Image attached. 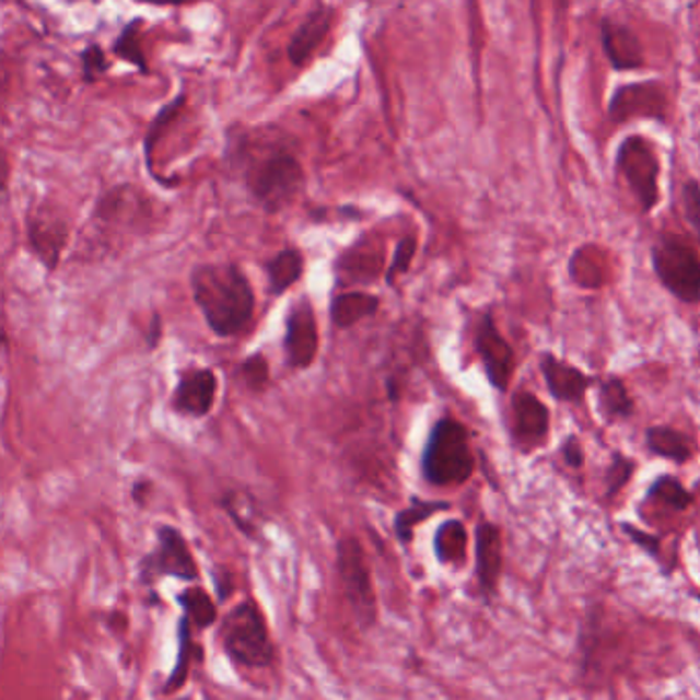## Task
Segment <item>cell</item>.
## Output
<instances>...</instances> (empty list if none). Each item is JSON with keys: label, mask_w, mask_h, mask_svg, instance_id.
I'll use <instances>...</instances> for the list:
<instances>
[{"label": "cell", "mask_w": 700, "mask_h": 700, "mask_svg": "<svg viewBox=\"0 0 700 700\" xmlns=\"http://www.w3.org/2000/svg\"><path fill=\"white\" fill-rule=\"evenodd\" d=\"M194 302L218 337H233L247 329L255 313V292L236 264H201L191 278Z\"/></svg>", "instance_id": "6da1fadb"}, {"label": "cell", "mask_w": 700, "mask_h": 700, "mask_svg": "<svg viewBox=\"0 0 700 700\" xmlns=\"http://www.w3.org/2000/svg\"><path fill=\"white\" fill-rule=\"evenodd\" d=\"M245 184L253 198L276 214L288 208L304 189L301 159L282 142L267 140L264 147L245 152Z\"/></svg>", "instance_id": "7a4b0ae2"}, {"label": "cell", "mask_w": 700, "mask_h": 700, "mask_svg": "<svg viewBox=\"0 0 700 700\" xmlns=\"http://www.w3.org/2000/svg\"><path fill=\"white\" fill-rule=\"evenodd\" d=\"M218 643L236 667L259 672L276 666V643L264 610L253 598L236 602L220 617Z\"/></svg>", "instance_id": "3957f363"}, {"label": "cell", "mask_w": 700, "mask_h": 700, "mask_svg": "<svg viewBox=\"0 0 700 700\" xmlns=\"http://www.w3.org/2000/svg\"><path fill=\"white\" fill-rule=\"evenodd\" d=\"M475 472L467 425L454 417H440L432 425L421 454V475L434 487H458Z\"/></svg>", "instance_id": "277c9868"}, {"label": "cell", "mask_w": 700, "mask_h": 700, "mask_svg": "<svg viewBox=\"0 0 700 700\" xmlns=\"http://www.w3.org/2000/svg\"><path fill=\"white\" fill-rule=\"evenodd\" d=\"M335 571L358 627L364 633L372 631L378 625V596L366 550L358 536H339L335 545Z\"/></svg>", "instance_id": "5b68a950"}, {"label": "cell", "mask_w": 700, "mask_h": 700, "mask_svg": "<svg viewBox=\"0 0 700 700\" xmlns=\"http://www.w3.org/2000/svg\"><path fill=\"white\" fill-rule=\"evenodd\" d=\"M154 547L138 561V584L152 592L161 580L171 578L187 585L200 584V563L185 534L173 524H159Z\"/></svg>", "instance_id": "8992f818"}, {"label": "cell", "mask_w": 700, "mask_h": 700, "mask_svg": "<svg viewBox=\"0 0 700 700\" xmlns=\"http://www.w3.org/2000/svg\"><path fill=\"white\" fill-rule=\"evenodd\" d=\"M651 267L660 284L684 304L700 302V257L680 234L662 233L651 247Z\"/></svg>", "instance_id": "52a82bcc"}, {"label": "cell", "mask_w": 700, "mask_h": 700, "mask_svg": "<svg viewBox=\"0 0 700 700\" xmlns=\"http://www.w3.org/2000/svg\"><path fill=\"white\" fill-rule=\"evenodd\" d=\"M617 173L627 182L639 203L641 214H651L660 203V156L655 147L643 136H627L618 144Z\"/></svg>", "instance_id": "ba28073f"}, {"label": "cell", "mask_w": 700, "mask_h": 700, "mask_svg": "<svg viewBox=\"0 0 700 700\" xmlns=\"http://www.w3.org/2000/svg\"><path fill=\"white\" fill-rule=\"evenodd\" d=\"M472 343L477 355L481 358L487 381L495 390L505 393L516 368V353L500 334L491 313H485L483 317L479 318Z\"/></svg>", "instance_id": "9c48e42d"}, {"label": "cell", "mask_w": 700, "mask_h": 700, "mask_svg": "<svg viewBox=\"0 0 700 700\" xmlns=\"http://www.w3.org/2000/svg\"><path fill=\"white\" fill-rule=\"evenodd\" d=\"M666 89L660 81H641L618 86L608 105V116L615 124H625L637 117L666 121Z\"/></svg>", "instance_id": "30bf717a"}, {"label": "cell", "mask_w": 700, "mask_h": 700, "mask_svg": "<svg viewBox=\"0 0 700 700\" xmlns=\"http://www.w3.org/2000/svg\"><path fill=\"white\" fill-rule=\"evenodd\" d=\"M284 353L288 366H313L318 353V323L308 299L296 302L285 318Z\"/></svg>", "instance_id": "8fae6325"}, {"label": "cell", "mask_w": 700, "mask_h": 700, "mask_svg": "<svg viewBox=\"0 0 700 700\" xmlns=\"http://www.w3.org/2000/svg\"><path fill=\"white\" fill-rule=\"evenodd\" d=\"M503 571V536L498 524L483 520L475 528V575L485 602H491L500 587Z\"/></svg>", "instance_id": "7c38bea8"}, {"label": "cell", "mask_w": 700, "mask_h": 700, "mask_svg": "<svg viewBox=\"0 0 700 700\" xmlns=\"http://www.w3.org/2000/svg\"><path fill=\"white\" fill-rule=\"evenodd\" d=\"M27 241L35 257L48 267L56 269L60 264L62 250L67 247L68 224L65 218L50 208H35L27 214Z\"/></svg>", "instance_id": "4fadbf2b"}, {"label": "cell", "mask_w": 700, "mask_h": 700, "mask_svg": "<svg viewBox=\"0 0 700 700\" xmlns=\"http://www.w3.org/2000/svg\"><path fill=\"white\" fill-rule=\"evenodd\" d=\"M217 393V374L210 368H189L182 372L171 405L179 416L201 419L212 411Z\"/></svg>", "instance_id": "5bb4252c"}, {"label": "cell", "mask_w": 700, "mask_h": 700, "mask_svg": "<svg viewBox=\"0 0 700 700\" xmlns=\"http://www.w3.org/2000/svg\"><path fill=\"white\" fill-rule=\"evenodd\" d=\"M550 413L547 405L528 390L512 397V435L522 451H533L547 442Z\"/></svg>", "instance_id": "9a60e30c"}, {"label": "cell", "mask_w": 700, "mask_h": 700, "mask_svg": "<svg viewBox=\"0 0 700 700\" xmlns=\"http://www.w3.org/2000/svg\"><path fill=\"white\" fill-rule=\"evenodd\" d=\"M600 42L608 62L618 72H629L645 67V50L627 23H620L617 19L602 18Z\"/></svg>", "instance_id": "2e32d148"}, {"label": "cell", "mask_w": 700, "mask_h": 700, "mask_svg": "<svg viewBox=\"0 0 700 700\" xmlns=\"http://www.w3.org/2000/svg\"><path fill=\"white\" fill-rule=\"evenodd\" d=\"M540 372L552 399L571 402V405H580L584 400L587 388L596 383L594 376L585 374L580 368L569 362H563L555 353L540 355Z\"/></svg>", "instance_id": "e0dca14e"}, {"label": "cell", "mask_w": 700, "mask_h": 700, "mask_svg": "<svg viewBox=\"0 0 700 700\" xmlns=\"http://www.w3.org/2000/svg\"><path fill=\"white\" fill-rule=\"evenodd\" d=\"M335 9L329 4L318 2L311 13L304 18L296 32L288 44V58L294 67H304L318 50V46L325 42L334 25Z\"/></svg>", "instance_id": "ac0fdd59"}, {"label": "cell", "mask_w": 700, "mask_h": 700, "mask_svg": "<svg viewBox=\"0 0 700 700\" xmlns=\"http://www.w3.org/2000/svg\"><path fill=\"white\" fill-rule=\"evenodd\" d=\"M177 641H179V645H177L175 666L171 669V674L165 680V686H163V695L165 697H173V695L182 692L185 684L189 680L191 667L196 666V662L203 660V650H201L200 643L196 641V631H194L191 622L184 615L177 622Z\"/></svg>", "instance_id": "d6986e66"}, {"label": "cell", "mask_w": 700, "mask_h": 700, "mask_svg": "<svg viewBox=\"0 0 700 700\" xmlns=\"http://www.w3.org/2000/svg\"><path fill=\"white\" fill-rule=\"evenodd\" d=\"M376 243H355L337 259V271L350 284L374 282L383 271L384 253Z\"/></svg>", "instance_id": "ffe728a7"}, {"label": "cell", "mask_w": 700, "mask_h": 700, "mask_svg": "<svg viewBox=\"0 0 700 700\" xmlns=\"http://www.w3.org/2000/svg\"><path fill=\"white\" fill-rule=\"evenodd\" d=\"M467 526L456 517L444 520L434 534V557L438 563L446 568H463L467 563Z\"/></svg>", "instance_id": "44dd1931"}, {"label": "cell", "mask_w": 700, "mask_h": 700, "mask_svg": "<svg viewBox=\"0 0 700 700\" xmlns=\"http://www.w3.org/2000/svg\"><path fill=\"white\" fill-rule=\"evenodd\" d=\"M645 446L653 456L666 458L674 465H686L695 456V442L669 425H651L645 432Z\"/></svg>", "instance_id": "7402d4cb"}, {"label": "cell", "mask_w": 700, "mask_h": 700, "mask_svg": "<svg viewBox=\"0 0 700 700\" xmlns=\"http://www.w3.org/2000/svg\"><path fill=\"white\" fill-rule=\"evenodd\" d=\"M175 598H177L184 617L191 622L196 633H203L220 622L218 604L203 585H185Z\"/></svg>", "instance_id": "603a6c76"}, {"label": "cell", "mask_w": 700, "mask_h": 700, "mask_svg": "<svg viewBox=\"0 0 700 700\" xmlns=\"http://www.w3.org/2000/svg\"><path fill=\"white\" fill-rule=\"evenodd\" d=\"M448 510H452L451 501L423 500V498L413 495V498L409 500V505L399 510V512L395 514V520H393V530H395L397 540H399L400 545L413 542L416 530L423 522H428V520L434 517L435 514L448 512Z\"/></svg>", "instance_id": "cb8c5ba5"}, {"label": "cell", "mask_w": 700, "mask_h": 700, "mask_svg": "<svg viewBox=\"0 0 700 700\" xmlns=\"http://www.w3.org/2000/svg\"><path fill=\"white\" fill-rule=\"evenodd\" d=\"M381 308V299L368 292H341L334 296L329 313L335 327L339 329H350L364 318L374 317Z\"/></svg>", "instance_id": "d4e9b609"}, {"label": "cell", "mask_w": 700, "mask_h": 700, "mask_svg": "<svg viewBox=\"0 0 700 700\" xmlns=\"http://www.w3.org/2000/svg\"><path fill=\"white\" fill-rule=\"evenodd\" d=\"M267 284L273 296H282L296 284L304 273V257L299 249H284L276 253L264 264Z\"/></svg>", "instance_id": "484cf974"}, {"label": "cell", "mask_w": 700, "mask_h": 700, "mask_svg": "<svg viewBox=\"0 0 700 700\" xmlns=\"http://www.w3.org/2000/svg\"><path fill=\"white\" fill-rule=\"evenodd\" d=\"M598 411L608 423L625 421L633 416L634 400L622 378L606 376L598 383Z\"/></svg>", "instance_id": "4316f807"}, {"label": "cell", "mask_w": 700, "mask_h": 700, "mask_svg": "<svg viewBox=\"0 0 700 700\" xmlns=\"http://www.w3.org/2000/svg\"><path fill=\"white\" fill-rule=\"evenodd\" d=\"M645 501L651 505L664 508L669 512H686L695 505V493L688 491L684 487L680 479H676L674 475H660L653 483L650 485Z\"/></svg>", "instance_id": "83f0119b"}, {"label": "cell", "mask_w": 700, "mask_h": 700, "mask_svg": "<svg viewBox=\"0 0 700 700\" xmlns=\"http://www.w3.org/2000/svg\"><path fill=\"white\" fill-rule=\"evenodd\" d=\"M218 505L224 510V514L233 520L234 528L243 536H247L250 540H257L259 533H261V522L257 517V510H255V500L247 495V493H241V491H226Z\"/></svg>", "instance_id": "f1b7e54d"}, {"label": "cell", "mask_w": 700, "mask_h": 700, "mask_svg": "<svg viewBox=\"0 0 700 700\" xmlns=\"http://www.w3.org/2000/svg\"><path fill=\"white\" fill-rule=\"evenodd\" d=\"M142 25H144L142 19H133V21H130V23L124 27V32L119 34L116 42H114L112 51L116 54L117 58L130 62V65L138 68L142 74H147L149 67H147V58H144L142 46H140V39H142V37H140V27H142Z\"/></svg>", "instance_id": "f546056e"}, {"label": "cell", "mask_w": 700, "mask_h": 700, "mask_svg": "<svg viewBox=\"0 0 700 700\" xmlns=\"http://www.w3.org/2000/svg\"><path fill=\"white\" fill-rule=\"evenodd\" d=\"M185 105V95L179 93L175 100L167 103L151 121L149 130H147V138H144V156H147V167L151 171L152 177H154V149H156V142H159V136L167 130L168 126L175 121V117L179 116V109Z\"/></svg>", "instance_id": "4dcf8cb0"}, {"label": "cell", "mask_w": 700, "mask_h": 700, "mask_svg": "<svg viewBox=\"0 0 700 700\" xmlns=\"http://www.w3.org/2000/svg\"><path fill=\"white\" fill-rule=\"evenodd\" d=\"M634 470H637V463L633 458L625 456L622 452H615L610 465L604 472V500H615L633 479Z\"/></svg>", "instance_id": "1f68e13d"}, {"label": "cell", "mask_w": 700, "mask_h": 700, "mask_svg": "<svg viewBox=\"0 0 700 700\" xmlns=\"http://www.w3.org/2000/svg\"><path fill=\"white\" fill-rule=\"evenodd\" d=\"M238 378L245 383L249 390H255V393L266 390L267 384H269V362H267L266 355L255 353V355H249L247 360H243L238 366Z\"/></svg>", "instance_id": "d6a6232c"}, {"label": "cell", "mask_w": 700, "mask_h": 700, "mask_svg": "<svg viewBox=\"0 0 700 700\" xmlns=\"http://www.w3.org/2000/svg\"><path fill=\"white\" fill-rule=\"evenodd\" d=\"M417 253V236L413 234H407V236H402L399 243H397V247H395V255H393V261H390V266L386 269V284L393 285L397 282V278L402 276V273H407L409 271V267L413 264V257H416Z\"/></svg>", "instance_id": "836d02e7"}, {"label": "cell", "mask_w": 700, "mask_h": 700, "mask_svg": "<svg viewBox=\"0 0 700 700\" xmlns=\"http://www.w3.org/2000/svg\"><path fill=\"white\" fill-rule=\"evenodd\" d=\"M682 210L686 222L690 224L692 233L697 234L700 245V182L688 179L682 185Z\"/></svg>", "instance_id": "e575fe53"}, {"label": "cell", "mask_w": 700, "mask_h": 700, "mask_svg": "<svg viewBox=\"0 0 700 700\" xmlns=\"http://www.w3.org/2000/svg\"><path fill=\"white\" fill-rule=\"evenodd\" d=\"M620 528L622 533L627 534V538L637 545L643 552H648L651 559L655 561H662V538L655 536V534L645 533L641 528H637L629 522H620Z\"/></svg>", "instance_id": "d590c367"}, {"label": "cell", "mask_w": 700, "mask_h": 700, "mask_svg": "<svg viewBox=\"0 0 700 700\" xmlns=\"http://www.w3.org/2000/svg\"><path fill=\"white\" fill-rule=\"evenodd\" d=\"M83 77L86 83H95L100 79L101 74H105L109 70V62H107V56L101 46H86V50H83Z\"/></svg>", "instance_id": "8d00e7d4"}, {"label": "cell", "mask_w": 700, "mask_h": 700, "mask_svg": "<svg viewBox=\"0 0 700 700\" xmlns=\"http://www.w3.org/2000/svg\"><path fill=\"white\" fill-rule=\"evenodd\" d=\"M561 456H563L565 465H568L569 468H573V470H580V468L584 467V446H582V442H580L578 435L571 434L565 438V442L561 444Z\"/></svg>", "instance_id": "74e56055"}, {"label": "cell", "mask_w": 700, "mask_h": 700, "mask_svg": "<svg viewBox=\"0 0 700 700\" xmlns=\"http://www.w3.org/2000/svg\"><path fill=\"white\" fill-rule=\"evenodd\" d=\"M154 489V483L151 479H136L132 487H130V498L132 503L138 510H147L149 503H151V493Z\"/></svg>", "instance_id": "f35d334b"}, {"label": "cell", "mask_w": 700, "mask_h": 700, "mask_svg": "<svg viewBox=\"0 0 700 700\" xmlns=\"http://www.w3.org/2000/svg\"><path fill=\"white\" fill-rule=\"evenodd\" d=\"M161 334H163V331H161V317L154 315V317H152L151 337H149V348H151V350H154V348L159 346Z\"/></svg>", "instance_id": "ab89813d"}, {"label": "cell", "mask_w": 700, "mask_h": 700, "mask_svg": "<svg viewBox=\"0 0 700 700\" xmlns=\"http://www.w3.org/2000/svg\"><path fill=\"white\" fill-rule=\"evenodd\" d=\"M168 700H194L191 697H187V695H182V697H173V699Z\"/></svg>", "instance_id": "60d3db41"}]
</instances>
